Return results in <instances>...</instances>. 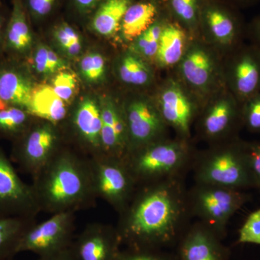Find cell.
<instances>
[{
	"mask_svg": "<svg viewBox=\"0 0 260 260\" xmlns=\"http://www.w3.org/2000/svg\"><path fill=\"white\" fill-rule=\"evenodd\" d=\"M22 69L14 64H0V108L14 106L27 111L34 86Z\"/></svg>",
	"mask_w": 260,
	"mask_h": 260,
	"instance_id": "19",
	"label": "cell"
},
{
	"mask_svg": "<svg viewBox=\"0 0 260 260\" xmlns=\"http://www.w3.org/2000/svg\"><path fill=\"white\" fill-rule=\"evenodd\" d=\"M121 244L116 228L95 223L85 228L69 249L75 260H116Z\"/></svg>",
	"mask_w": 260,
	"mask_h": 260,
	"instance_id": "14",
	"label": "cell"
},
{
	"mask_svg": "<svg viewBox=\"0 0 260 260\" xmlns=\"http://www.w3.org/2000/svg\"><path fill=\"white\" fill-rule=\"evenodd\" d=\"M244 145L253 188L260 190V142H244Z\"/></svg>",
	"mask_w": 260,
	"mask_h": 260,
	"instance_id": "35",
	"label": "cell"
},
{
	"mask_svg": "<svg viewBox=\"0 0 260 260\" xmlns=\"http://www.w3.org/2000/svg\"><path fill=\"white\" fill-rule=\"evenodd\" d=\"M75 128L90 146L102 150V119L101 107L93 99H85L80 103L74 117Z\"/></svg>",
	"mask_w": 260,
	"mask_h": 260,
	"instance_id": "24",
	"label": "cell"
},
{
	"mask_svg": "<svg viewBox=\"0 0 260 260\" xmlns=\"http://www.w3.org/2000/svg\"><path fill=\"white\" fill-rule=\"evenodd\" d=\"M101 133L104 155L125 160L129 153V138L124 114L114 103H103Z\"/></svg>",
	"mask_w": 260,
	"mask_h": 260,
	"instance_id": "17",
	"label": "cell"
},
{
	"mask_svg": "<svg viewBox=\"0 0 260 260\" xmlns=\"http://www.w3.org/2000/svg\"><path fill=\"white\" fill-rule=\"evenodd\" d=\"M191 170L195 183L236 190L253 188L244 141L238 138L211 145L205 151L197 152Z\"/></svg>",
	"mask_w": 260,
	"mask_h": 260,
	"instance_id": "4",
	"label": "cell"
},
{
	"mask_svg": "<svg viewBox=\"0 0 260 260\" xmlns=\"http://www.w3.org/2000/svg\"><path fill=\"white\" fill-rule=\"evenodd\" d=\"M197 151L189 140H157L128 154L125 162L138 186L170 179H185Z\"/></svg>",
	"mask_w": 260,
	"mask_h": 260,
	"instance_id": "3",
	"label": "cell"
},
{
	"mask_svg": "<svg viewBox=\"0 0 260 260\" xmlns=\"http://www.w3.org/2000/svg\"><path fill=\"white\" fill-rule=\"evenodd\" d=\"M51 86L63 102H69L76 93L78 81L73 73L61 71L54 77Z\"/></svg>",
	"mask_w": 260,
	"mask_h": 260,
	"instance_id": "33",
	"label": "cell"
},
{
	"mask_svg": "<svg viewBox=\"0 0 260 260\" xmlns=\"http://www.w3.org/2000/svg\"><path fill=\"white\" fill-rule=\"evenodd\" d=\"M164 23L155 22L143 34L134 40L133 51L148 59H155Z\"/></svg>",
	"mask_w": 260,
	"mask_h": 260,
	"instance_id": "29",
	"label": "cell"
},
{
	"mask_svg": "<svg viewBox=\"0 0 260 260\" xmlns=\"http://www.w3.org/2000/svg\"><path fill=\"white\" fill-rule=\"evenodd\" d=\"M103 1L104 0H70V3L78 15L88 17L91 16Z\"/></svg>",
	"mask_w": 260,
	"mask_h": 260,
	"instance_id": "40",
	"label": "cell"
},
{
	"mask_svg": "<svg viewBox=\"0 0 260 260\" xmlns=\"http://www.w3.org/2000/svg\"><path fill=\"white\" fill-rule=\"evenodd\" d=\"M28 18L44 19L55 9L59 0H21Z\"/></svg>",
	"mask_w": 260,
	"mask_h": 260,
	"instance_id": "37",
	"label": "cell"
},
{
	"mask_svg": "<svg viewBox=\"0 0 260 260\" xmlns=\"http://www.w3.org/2000/svg\"><path fill=\"white\" fill-rule=\"evenodd\" d=\"M251 34L255 41V46L260 49V17L256 19L251 25Z\"/></svg>",
	"mask_w": 260,
	"mask_h": 260,
	"instance_id": "43",
	"label": "cell"
},
{
	"mask_svg": "<svg viewBox=\"0 0 260 260\" xmlns=\"http://www.w3.org/2000/svg\"><path fill=\"white\" fill-rule=\"evenodd\" d=\"M90 167L95 194L102 197L121 213L138 186L125 160L103 155Z\"/></svg>",
	"mask_w": 260,
	"mask_h": 260,
	"instance_id": "7",
	"label": "cell"
},
{
	"mask_svg": "<svg viewBox=\"0 0 260 260\" xmlns=\"http://www.w3.org/2000/svg\"><path fill=\"white\" fill-rule=\"evenodd\" d=\"M10 11L7 13L6 10L0 8V50L4 51V42L5 30L10 18Z\"/></svg>",
	"mask_w": 260,
	"mask_h": 260,
	"instance_id": "41",
	"label": "cell"
},
{
	"mask_svg": "<svg viewBox=\"0 0 260 260\" xmlns=\"http://www.w3.org/2000/svg\"><path fill=\"white\" fill-rule=\"evenodd\" d=\"M30 116L25 109L20 107L0 108V135L16 140L28 129Z\"/></svg>",
	"mask_w": 260,
	"mask_h": 260,
	"instance_id": "28",
	"label": "cell"
},
{
	"mask_svg": "<svg viewBox=\"0 0 260 260\" xmlns=\"http://www.w3.org/2000/svg\"><path fill=\"white\" fill-rule=\"evenodd\" d=\"M243 126L260 135V92L241 104Z\"/></svg>",
	"mask_w": 260,
	"mask_h": 260,
	"instance_id": "32",
	"label": "cell"
},
{
	"mask_svg": "<svg viewBox=\"0 0 260 260\" xmlns=\"http://www.w3.org/2000/svg\"><path fill=\"white\" fill-rule=\"evenodd\" d=\"M237 243L260 245V208L248 215L239 229Z\"/></svg>",
	"mask_w": 260,
	"mask_h": 260,
	"instance_id": "34",
	"label": "cell"
},
{
	"mask_svg": "<svg viewBox=\"0 0 260 260\" xmlns=\"http://www.w3.org/2000/svg\"><path fill=\"white\" fill-rule=\"evenodd\" d=\"M56 139L49 124L27 129L16 140L13 158L23 170L36 178L54 156Z\"/></svg>",
	"mask_w": 260,
	"mask_h": 260,
	"instance_id": "11",
	"label": "cell"
},
{
	"mask_svg": "<svg viewBox=\"0 0 260 260\" xmlns=\"http://www.w3.org/2000/svg\"><path fill=\"white\" fill-rule=\"evenodd\" d=\"M74 210L54 213L28 228L19 242L17 254L31 251L43 257L68 249L73 241Z\"/></svg>",
	"mask_w": 260,
	"mask_h": 260,
	"instance_id": "6",
	"label": "cell"
},
{
	"mask_svg": "<svg viewBox=\"0 0 260 260\" xmlns=\"http://www.w3.org/2000/svg\"><path fill=\"white\" fill-rule=\"evenodd\" d=\"M187 49L184 29L177 23H164L155 60L160 68L179 64Z\"/></svg>",
	"mask_w": 260,
	"mask_h": 260,
	"instance_id": "23",
	"label": "cell"
},
{
	"mask_svg": "<svg viewBox=\"0 0 260 260\" xmlns=\"http://www.w3.org/2000/svg\"><path fill=\"white\" fill-rule=\"evenodd\" d=\"M158 7L151 1L133 3L121 20L120 29L123 39L134 41L156 20Z\"/></svg>",
	"mask_w": 260,
	"mask_h": 260,
	"instance_id": "25",
	"label": "cell"
},
{
	"mask_svg": "<svg viewBox=\"0 0 260 260\" xmlns=\"http://www.w3.org/2000/svg\"><path fill=\"white\" fill-rule=\"evenodd\" d=\"M27 112L32 116L56 124L64 119L67 109L65 102L54 93L51 85L41 84L32 88Z\"/></svg>",
	"mask_w": 260,
	"mask_h": 260,
	"instance_id": "21",
	"label": "cell"
},
{
	"mask_svg": "<svg viewBox=\"0 0 260 260\" xmlns=\"http://www.w3.org/2000/svg\"><path fill=\"white\" fill-rule=\"evenodd\" d=\"M30 19L21 0H12V9L5 30L4 51L14 56L28 54L32 45Z\"/></svg>",
	"mask_w": 260,
	"mask_h": 260,
	"instance_id": "20",
	"label": "cell"
},
{
	"mask_svg": "<svg viewBox=\"0 0 260 260\" xmlns=\"http://www.w3.org/2000/svg\"><path fill=\"white\" fill-rule=\"evenodd\" d=\"M236 1H238V2H247V1H249V0H236Z\"/></svg>",
	"mask_w": 260,
	"mask_h": 260,
	"instance_id": "44",
	"label": "cell"
},
{
	"mask_svg": "<svg viewBox=\"0 0 260 260\" xmlns=\"http://www.w3.org/2000/svg\"><path fill=\"white\" fill-rule=\"evenodd\" d=\"M24 217H0V260L11 259L17 254L20 239L34 222Z\"/></svg>",
	"mask_w": 260,
	"mask_h": 260,
	"instance_id": "26",
	"label": "cell"
},
{
	"mask_svg": "<svg viewBox=\"0 0 260 260\" xmlns=\"http://www.w3.org/2000/svg\"><path fill=\"white\" fill-rule=\"evenodd\" d=\"M227 79L231 93L242 104L260 92V49L239 47L231 56Z\"/></svg>",
	"mask_w": 260,
	"mask_h": 260,
	"instance_id": "12",
	"label": "cell"
},
{
	"mask_svg": "<svg viewBox=\"0 0 260 260\" xmlns=\"http://www.w3.org/2000/svg\"><path fill=\"white\" fill-rule=\"evenodd\" d=\"M116 228L121 244L134 249L177 246L191 215L184 179L141 184L121 212Z\"/></svg>",
	"mask_w": 260,
	"mask_h": 260,
	"instance_id": "1",
	"label": "cell"
},
{
	"mask_svg": "<svg viewBox=\"0 0 260 260\" xmlns=\"http://www.w3.org/2000/svg\"><path fill=\"white\" fill-rule=\"evenodd\" d=\"M123 114L127 128L129 153L167 138L169 126L156 104L145 99H136L126 106Z\"/></svg>",
	"mask_w": 260,
	"mask_h": 260,
	"instance_id": "9",
	"label": "cell"
},
{
	"mask_svg": "<svg viewBox=\"0 0 260 260\" xmlns=\"http://www.w3.org/2000/svg\"><path fill=\"white\" fill-rule=\"evenodd\" d=\"M156 104L166 124L175 130L178 138L190 140L191 127L198 108L184 88L175 82L167 84Z\"/></svg>",
	"mask_w": 260,
	"mask_h": 260,
	"instance_id": "13",
	"label": "cell"
},
{
	"mask_svg": "<svg viewBox=\"0 0 260 260\" xmlns=\"http://www.w3.org/2000/svg\"><path fill=\"white\" fill-rule=\"evenodd\" d=\"M251 195L242 190L195 183L188 189V201L192 217L211 229L223 240L229 220L249 201Z\"/></svg>",
	"mask_w": 260,
	"mask_h": 260,
	"instance_id": "5",
	"label": "cell"
},
{
	"mask_svg": "<svg viewBox=\"0 0 260 260\" xmlns=\"http://www.w3.org/2000/svg\"><path fill=\"white\" fill-rule=\"evenodd\" d=\"M2 7V5H1V0H0V8H1Z\"/></svg>",
	"mask_w": 260,
	"mask_h": 260,
	"instance_id": "45",
	"label": "cell"
},
{
	"mask_svg": "<svg viewBox=\"0 0 260 260\" xmlns=\"http://www.w3.org/2000/svg\"><path fill=\"white\" fill-rule=\"evenodd\" d=\"M4 260H11V259H4Z\"/></svg>",
	"mask_w": 260,
	"mask_h": 260,
	"instance_id": "46",
	"label": "cell"
},
{
	"mask_svg": "<svg viewBox=\"0 0 260 260\" xmlns=\"http://www.w3.org/2000/svg\"><path fill=\"white\" fill-rule=\"evenodd\" d=\"M243 126L241 104L232 93L214 101L205 109L199 121V134L211 145L237 138Z\"/></svg>",
	"mask_w": 260,
	"mask_h": 260,
	"instance_id": "10",
	"label": "cell"
},
{
	"mask_svg": "<svg viewBox=\"0 0 260 260\" xmlns=\"http://www.w3.org/2000/svg\"><path fill=\"white\" fill-rule=\"evenodd\" d=\"M39 210L34 186L20 179L0 148V217L34 218Z\"/></svg>",
	"mask_w": 260,
	"mask_h": 260,
	"instance_id": "8",
	"label": "cell"
},
{
	"mask_svg": "<svg viewBox=\"0 0 260 260\" xmlns=\"http://www.w3.org/2000/svg\"><path fill=\"white\" fill-rule=\"evenodd\" d=\"M183 79L197 91L205 93L216 78V62L211 52L202 44H190L179 63Z\"/></svg>",
	"mask_w": 260,
	"mask_h": 260,
	"instance_id": "16",
	"label": "cell"
},
{
	"mask_svg": "<svg viewBox=\"0 0 260 260\" xmlns=\"http://www.w3.org/2000/svg\"><path fill=\"white\" fill-rule=\"evenodd\" d=\"M48 50L49 47L45 46H39L36 49L34 56V69L41 74H52V70L48 60Z\"/></svg>",
	"mask_w": 260,
	"mask_h": 260,
	"instance_id": "39",
	"label": "cell"
},
{
	"mask_svg": "<svg viewBox=\"0 0 260 260\" xmlns=\"http://www.w3.org/2000/svg\"><path fill=\"white\" fill-rule=\"evenodd\" d=\"M53 35L65 52L68 51L72 44L80 42V37L78 31L74 27L64 20H61L54 25Z\"/></svg>",
	"mask_w": 260,
	"mask_h": 260,
	"instance_id": "38",
	"label": "cell"
},
{
	"mask_svg": "<svg viewBox=\"0 0 260 260\" xmlns=\"http://www.w3.org/2000/svg\"><path fill=\"white\" fill-rule=\"evenodd\" d=\"M200 20L214 42L224 47H239L242 28L239 18L232 12L218 5L208 4L201 8Z\"/></svg>",
	"mask_w": 260,
	"mask_h": 260,
	"instance_id": "18",
	"label": "cell"
},
{
	"mask_svg": "<svg viewBox=\"0 0 260 260\" xmlns=\"http://www.w3.org/2000/svg\"><path fill=\"white\" fill-rule=\"evenodd\" d=\"M39 260H75V259L68 248V249L59 251L55 254L39 257Z\"/></svg>",
	"mask_w": 260,
	"mask_h": 260,
	"instance_id": "42",
	"label": "cell"
},
{
	"mask_svg": "<svg viewBox=\"0 0 260 260\" xmlns=\"http://www.w3.org/2000/svg\"><path fill=\"white\" fill-rule=\"evenodd\" d=\"M118 72L123 83L135 86H143L153 79L151 68L137 54H127L123 56Z\"/></svg>",
	"mask_w": 260,
	"mask_h": 260,
	"instance_id": "27",
	"label": "cell"
},
{
	"mask_svg": "<svg viewBox=\"0 0 260 260\" xmlns=\"http://www.w3.org/2000/svg\"><path fill=\"white\" fill-rule=\"evenodd\" d=\"M222 239L198 220L190 224L177 244V260H229L231 250Z\"/></svg>",
	"mask_w": 260,
	"mask_h": 260,
	"instance_id": "15",
	"label": "cell"
},
{
	"mask_svg": "<svg viewBox=\"0 0 260 260\" xmlns=\"http://www.w3.org/2000/svg\"><path fill=\"white\" fill-rule=\"evenodd\" d=\"M133 0H104L90 18V27L102 37H110L119 31L121 20Z\"/></svg>",
	"mask_w": 260,
	"mask_h": 260,
	"instance_id": "22",
	"label": "cell"
},
{
	"mask_svg": "<svg viewBox=\"0 0 260 260\" xmlns=\"http://www.w3.org/2000/svg\"><path fill=\"white\" fill-rule=\"evenodd\" d=\"M116 260H177L175 255L162 250L134 249L126 248L120 250Z\"/></svg>",
	"mask_w": 260,
	"mask_h": 260,
	"instance_id": "36",
	"label": "cell"
},
{
	"mask_svg": "<svg viewBox=\"0 0 260 260\" xmlns=\"http://www.w3.org/2000/svg\"><path fill=\"white\" fill-rule=\"evenodd\" d=\"M80 71L85 80L90 83H97L103 79L106 71V62L102 55L90 53L80 61Z\"/></svg>",
	"mask_w": 260,
	"mask_h": 260,
	"instance_id": "31",
	"label": "cell"
},
{
	"mask_svg": "<svg viewBox=\"0 0 260 260\" xmlns=\"http://www.w3.org/2000/svg\"><path fill=\"white\" fill-rule=\"evenodd\" d=\"M35 181L39 208L54 214L75 211L95 194L91 167L68 153L54 155Z\"/></svg>",
	"mask_w": 260,
	"mask_h": 260,
	"instance_id": "2",
	"label": "cell"
},
{
	"mask_svg": "<svg viewBox=\"0 0 260 260\" xmlns=\"http://www.w3.org/2000/svg\"><path fill=\"white\" fill-rule=\"evenodd\" d=\"M169 7L179 21L189 28H196L200 22V0H168Z\"/></svg>",
	"mask_w": 260,
	"mask_h": 260,
	"instance_id": "30",
	"label": "cell"
}]
</instances>
